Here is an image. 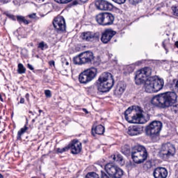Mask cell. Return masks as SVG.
<instances>
[{
  "instance_id": "6da1fadb",
  "label": "cell",
  "mask_w": 178,
  "mask_h": 178,
  "mask_svg": "<svg viewBox=\"0 0 178 178\" xmlns=\"http://www.w3.org/2000/svg\"><path fill=\"white\" fill-rule=\"evenodd\" d=\"M125 119L132 123L143 124L149 120V116L147 113L138 106H132L125 112Z\"/></svg>"
},
{
  "instance_id": "7a4b0ae2",
  "label": "cell",
  "mask_w": 178,
  "mask_h": 178,
  "mask_svg": "<svg viewBox=\"0 0 178 178\" xmlns=\"http://www.w3.org/2000/svg\"><path fill=\"white\" fill-rule=\"evenodd\" d=\"M177 96L173 92H167L159 94L152 98V103L158 107H169L176 102Z\"/></svg>"
},
{
  "instance_id": "3957f363",
  "label": "cell",
  "mask_w": 178,
  "mask_h": 178,
  "mask_svg": "<svg viewBox=\"0 0 178 178\" xmlns=\"http://www.w3.org/2000/svg\"><path fill=\"white\" fill-rule=\"evenodd\" d=\"M114 84L113 76L110 73L104 72L100 76L97 82L98 90L100 92H107L112 88Z\"/></svg>"
},
{
  "instance_id": "277c9868",
  "label": "cell",
  "mask_w": 178,
  "mask_h": 178,
  "mask_svg": "<svg viewBox=\"0 0 178 178\" xmlns=\"http://www.w3.org/2000/svg\"><path fill=\"white\" fill-rule=\"evenodd\" d=\"M164 80L157 76L149 77L145 83V90L149 93L158 92L164 86Z\"/></svg>"
},
{
  "instance_id": "5b68a950",
  "label": "cell",
  "mask_w": 178,
  "mask_h": 178,
  "mask_svg": "<svg viewBox=\"0 0 178 178\" xmlns=\"http://www.w3.org/2000/svg\"><path fill=\"white\" fill-rule=\"evenodd\" d=\"M132 156L133 161L135 163L140 164L146 160L147 157V152L143 146L138 145L133 148Z\"/></svg>"
},
{
  "instance_id": "8992f818",
  "label": "cell",
  "mask_w": 178,
  "mask_h": 178,
  "mask_svg": "<svg viewBox=\"0 0 178 178\" xmlns=\"http://www.w3.org/2000/svg\"><path fill=\"white\" fill-rule=\"evenodd\" d=\"M152 74V70L151 68H143L137 72L135 77V83L137 85H141L146 82V80L149 79V76Z\"/></svg>"
},
{
  "instance_id": "52a82bcc",
  "label": "cell",
  "mask_w": 178,
  "mask_h": 178,
  "mask_svg": "<svg viewBox=\"0 0 178 178\" xmlns=\"http://www.w3.org/2000/svg\"><path fill=\"white\" fill-rule=\"evenodd\" d=\"M176 152L175 146L170 143L163 145L159 152V155L163 159H168L174 155Z\"/></svg>"
},
{
  "instance_id": "ba28073f",
  "label": "cell",
  "mask_w": 178,
  "mask_h": 178,
  "mask_svg": "<svg viewBox=\"0 0 178 178\" xmlns=\"http://www.w3.org/2000/svg\"><path fill=\"white\" fill-rule=\"evenodd\" d=\"M97 72V71L95 68H90L87 70L79 75V80L81 83L84 84L90 82L96 76Z\"/></svg>"
},
{
  "instance_id": "9c48e42d",
  "label": "cell",
  "mask_w": 178,
  "mask_h": 178,
  "mask_svg": "<svg viewBox=\"0 0 178 178\" xmlns=\"http://www.w3.org/2000/svg\"><path fill=\"white\" fill-rule=\"evenodd\" d=\"M93 53L92 52L86 51L75 56L73 59L74 63L76 64H85L89 62L94 59Z\"/></svg>"
},
{
  "instance_id": "30bf717a",
  "label": "cell",
  "mask_w": 178,
  "mask_h": 178,
  "mask_svg": "<svg viewBox=\"0 0 178 178\" xmlns=\"http://www.w3.org/2000/svg\"><path fill=\"white\" fill-rule=\"evenodd\" d=\"M106 171L113 178H120L123 175V172L119 167L111 163L108 164L105 167Z\"/></svg>"
},
{
  "instance_id": "8fae6325",
  "label": "cell",
  "mask_w": 178,
  "mask_h": 178,
  "mask_svg": "<svg viewBox=\"0 0 178 178\" xmlns=\"http://www.w3.org/2000/svg\"><path fill=\"white\" fill-rule=\"evenodd\" d=\"M96 21L99 24L107 25L113 24L114 17L110 13H101L96 16Z\"/></svg>"
},
{
  "instance_id": "7c38bea8",
  "label": "cell",
  "mask_w": 178,
  "mask_h": 178,
  "mask_svg": "<svg viewBox=\"0 0 178 178\" xmlns=\"http://www.w3.org/2000/svg\"><path fill=\"white\" fill-rule=\"evenodd\" d=\"M162 127V123L160 121H155L152 122L146 129V133L148 135H154L159 133Z\"/></svg>"
},
{
  "instance_id": "4fadbf2b",
  "label": "cell",
  "mask_w": 178,
  "mask_h": 178,
  "mask_svg": "<svg viewBox=\"0 0 178 178\" xmlns=\"http://www.w3.org/2000/svg\"><path fill=\"white\" fill-rule=\"evenodd\" d=\"M53 25L58 31H64L65 30V22L64 18L62 16H58L53 20Z\"/></svg>"
},
{
  "instance_id": "5bb4252c",
  "label": "cell",
  "mask_w": 178,
  "mask_h": 178,
  "mask_svg": "<svg viewBox=\"0 0 178 178\" xmlns=\"http://www.w3.org/2000/svg\"><path fill=\"white\" fill-rule=\"evenodd\" d=\"M95 5L98 9L101 10L111 11L113 8V6L112 4L104 1H97L95 2Z\"/></svg>"
},
{
  "instance_id": "9a60e30c",
  "label": "cell",
  "mask_w": 178,
  "mask_h": 178,
  "mask_svg": "<svg viewBox=\"0 0 178 178\" xmlns=\"http://www.w3.org/2000/svg\"><path fill=\"white\" fill-rule=\"evenodd\" d=\"M143 127L138 125H133L130 127L128 128V134L131 136H134V135H139L143 132Z\"/></svg>"
},
{
  "instance_id": "2e32d148",
  "label": "cell",
  "mask_w": 178,
  "mask_h": 178,
  "mask_svg": "<svg viewBox=\"0 0 178 178\" xmlns=\"http://www.w3.org/2000/svg\"><path fill=\"white\" fill-rule=\"evenodd\" d=\"M116 34V32L114 31H111V30L106 31L102 35L101 38V41L103 43H107Z\"/></svg>"
},
{
  "instance_id": "e0dca14e",
  "label": "cell",
  "mask_w": 178,
  "mask_h": 178,
  "mask_svg": "<svg viewBox=\"0 0 178 178\" xmlns=\"http://www.w3.org/2000/svg\"><path fill=\"white\" fill-rule=\"evenodd\" d=\"M167 175V170L164 168H158L154 171V176L155 178H166Z\"/></svg>"
},
{
  "instance_id": "ac0fdd59",
  "label": "cell",
  "mask_w": 178,
  "mask_h": 178,
  "mask_svg": "<svg viewBox=\"0 0 178 178\" xmlns=\"http://www.w3.org/2000/svg\"><path fill=\"white\" fill-rule=\"evenodd\" d=\"M71 152L73 154H79L82 150V145L79 141H76L73 143L71 146Z\"/></svg>"
},
{
  "instance_id": "d6986e66",
  "label": "cell",
  "mask_w": 178,
  "mask_h": 178,
  "mask_svg": "<svg viewBox=\"0 0 178 178\" xmlns=\"http://www.w3.org/2000/svg\"><path fill=\"white\" fill-rule=\"evenodd\" d=\"M125 87H126V85L124 82H119L117 86L116 89L114 90V95L118 96L122 95V93L125 90Z\"/></svg>"
},
{
  "instance_id": "ffe728a7",
  "label": "cell",
  "mask_w": 178,
  "mask_h": 178,
  "mask_svg": "<svg viewBox=\"0 0 178 178\" xmlns=\"http://www.w3.org/2000/svg\"><path fill=\"white\" fill-rule=\"evenodd\" d=\"M95 34L91 32H85L82 33L80 36V37L84 40H87V41H90L94 39L95 38Z\"/></svg>"
},
{
  "instance_id": "44dd1931",
  "label": "cell",
  "mask_w": 178,
  "mask_h": 178,
  "mask_svg": "<svg viewBox=\"0 0 178 178\" xmlns=\"http://www.w3.org/2000/svg\"><path fill=\"white\" fill-rule=\"evenodd\" d=\"M111 158L114 161L117 162V164L120 165L121 166H122L124 164V161L123 158H122L121 156L119 154H114L113 155L111 156Z\"/></svg>"
},
{
  "instance_id": "7402d4cb",
  "label": "cell",
  "mask_w": 178,
  "mask_h": 178,
  "mask_svg": "<svg viewBox=\"0 0 178 178\" xmlns=\"http://www.w3.org/2000/svg\"><path fill=\"white\" fill-rule=\"evenodd\" d=\"M95 131L97 134H103L104 132V127L103 125H99L96 127Z\"/></svg>"
},
{
  "instance_id": "603a6c76",
  "label": "cell",
  "mask_w": 178,
  "mask_h": 178,
  "mask_svg": "<svg viewBox=\"0 0 178 178\" xmlns=\"http://www.w3.org/2000/svg\"><path fill=\"white\" fill-rule=\"evenodd\" d=\"M86 178H99V176L95 172H90L86 175Z\"/></svg>"
},
{
  "instance_id": "cb8c5ba5",
  "label": "cell",
  "mask_w": 178,
  "mask_h": 178,
  "mask_svg": "<svg viewBox=\"0 0 178 178\" xmlns=\"http://www.w3.org/2000/svg\"><path fill=\"white\" fill-rule=\"evenodd\" d=\"M26 71L25 68L24 67V66L22 64H19L18 65V71L19 73H24Z\"/></svg>"
},
{
  "instance_id": "d4e9b609",
  "label": "cell",
  "mask_w": 178,
  "mask_h": 178,
  "mask_svg": "<svg viewBox=\"0 0 178 178\" xmlns=\"http://www.w3.org/2000/svg\"><path fill=\"white\" fill-rule=\"evenodd\" d=\"M55 2H57L58 3H68L69 2H71V0L68 1V0H59V1H55Z\"/></svg>"
},
{
  "instance_id": "484cf974",
  "label": "cell",
  "mask_w": 178,
  "mask_h": 178,
  "mask_svg": "<svg viewBox=\"0 0 178 178\" xmlns=\"http://www.w3.org/2000/svg\"><path fill=\"white\" fill-rule=\"evenodd\" d=\"M46 47H47V45L45 43H44L43 42H42L41 43H39V48L44 49L45 48H46Z\"/></svg>"
},
{
  "instance_id": "4316f807",
  "label": "cell",
  "mask_w": 178,
  "mask_h": 178,
  "mask_svg": "<svg viewBox=\"0 0 178 178\" xmlns=\"http://www.w3.org/2000/svg\"><path fill=\"white\" fill-rule=\"evenodd\" d=\"M172 11H173V13L175 14L176 16H178V7L177 6H176V7H172Z\"/></svg>"
},
{
  "instance_id": "83f0119b",
  "label": "cell",
  "mask_w": 178,
  "mask_h": 178,
  "mask_svg": "<svg viewBox=\"0 0 178 178\" xmlns=\"http://www.w3.org/2000/svg\"><path fill=\"white\" fill-rule=\"evenodd\" d=\"M18 19L19 21L22 22L23 23H25V24H28L27 21L23 17H18Z\"/></svg>"
},
{
  "instance_id": "f1b7e54d",
  "label": "cell",
  "mask_w": 178,
  "mask_h": 178,
  "mask_svg": "<svg viewBox=\"0 0 178 178\" xmlns=\"http://www.w3.org/2000/svg\"><path fill=\"white\" fill-rule=\"evenodd\" d=\"M113 1L115 3H117L122 4L125 3V0H113Z\"/></svg>"
},
{
  "instance_id": "f546056e",
  "label": "cell",
  "mask_w": 178,
  "mask_h": 178,
  "mask_svg": "<svg viewBox=\"0 0 178 178\" xmlns=\"http://www.w3.org/2000/svg\"><path fill=\"white\" fill-rule=\"evenodd\" d=\"M45 95H46V96L48 97H50V96H51V92H50V90H46Z\"/></svg>"
},
{
  "instance_id": "4dcf8cb0",
  "label": "cell",
  "mask_w": 178,
  "mask_h": 178,
  "mask_svg": "<svg viewBox=\"0 0 178 178\" xmlns=\"http://www.w3.org/2000/svg\"><path fill=\"white\" fill-rule=\"evenodd\" d=\"M102 178H108V177L104 172H102Z\"/></svg>"
},
{
  "instance_id": "1f68e13d",
  "label": "cell",
  "mask_w": 178,
  "mask_h": 178,
  "mask_svg": "<svg viewBox=\"0 0 178 178\" xmlns=\"http://www.w3.org/2000/svg\"><path fill=\"white\" fill-rule=\"evenodd\" d=\"M0 2H3V3H7L8 1H0Z\"/></svg>"
},
{
  "instance_id": "d6a6232c",
  "label": "cell",
  "mask_w": 178,
  "mask_h": 178,
  "mask_svg": "<svg viewBox=\"0 0 178 178\" xmlns=\"http://www.w3.org/2000/svg\"><path fill=\"white\" fill-rule=\"evenodd\" d=\"M28 66H29V68H31V70L33 69V68H31V67H32L30 65H28Z\"/></svg>"
},
{
  "instance_id": "836d02e7",
  "label": "cell",
  "mask_w": 178,
  "mask_h": 178,
  "mask_svg": "<svg viewBox=\"0 0 178 178\" xmlns=\"http://www.w3.org/2000/svg\"><path fill=\"white\" fill-rule=\"evenodd\" d=\"M0 178H3V176L1 174H0Z\"/></svg>"
},
{
  "instance_id": "e575fe53",
  "label": "cell",
  "mask_w": 178,
  "mask_h": 178,
  "mask_svg": "<svg viewBox=\"0 0 178 178\" xmlns=\"http://www.w3.org/2000/svg\"><path fill=\"white\" fill-rule=\"evenodd\" d=\"M21 103H22H22H23V102H24V99H21Z\"/></svg>"
},
{
  "instance_id": "d590c367",
  "label": "cell",
  "mask_w": 178,
  "mask_h": 178,
  "mask_svg": "<svg viewBox=\"0 0 178 178\" xmlns=\"http://www.w3.org/2000/svg\"><path fill=\"white\" fill-rule=\"evenodd\" d=\"M0 99H1V100H2V97H1V96L0 95Z\"/></svg>"
}]
</instances>
